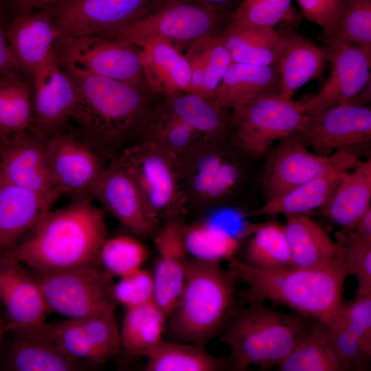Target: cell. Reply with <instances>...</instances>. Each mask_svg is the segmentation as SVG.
I'll return each instance as SVG.
<instances>
[{
  "mask_svg": "<svg viewBox=\"0 0 371 371\" xmlns=\"http://www.w3.org/2000/svg\"><path fill=\"white\" fill-rule=\"evenodd\" d=\"M92 199L72 201L63 208L48 211L3 254L37 271L65 270L98 262L107 229L104 214Z\"/></svg>",
  "mask_w": 371,
  "mask_h": 371,
  "instance_id": "cell-1",
  "label": "cell"
},
{
  "mask_svg": "<svg viewBox=\"0 0 371 371\" xmlns=\"http://www.w3.org/2000/svg\"><path fill=\"white\" fill-rule=\"evenodd\" d=\"M63 69L77 89V101L71 117L77 124L74 133L102 159L117 158L145 115L149 89Z\"/></svg>",
  "mask_w": 371,
  "mask_h": 371,
  "instance_id": "cell-2",
  "label": "cell"
},
{
  "mask_svg": "<svg viewBox=\"0 0 371 371\" xmlns=\"http://www.w3.org/2000/svg\"><path fill=\"white\" fill-rule=\"evenodd\" d=\"M227 261L234 279L246 285L244 297L250 302L271 301L326 324L344 300V284L349 276L344 264L260 269L235 256Z\"/></svg>",
  "mask_w": 371,
  "mask_h": 371,
  "instance_id": "cell-3",
  "label": "cell"
},
{
  "mask_svg": "<svg viewBox=\"0 0 371 371\" xmlns=\"http://www.w3.org/2000/svg\"><path fill=\"white\" fill-rule=\"evenodd\" d=\"M316 321L251 302L236 311L222 330L221 340L231 349L229 368L244 371L251 366L260 370L278 367L311 332Z\"/></svg>",
  "mask_w": 371,
  "mask_h": 371,
  "instance_id": "cell-4",
  "label": "cell"
},
{
  "mask_svg": "<svg viewBox=\"0 0 371 371\" xmlns=\"http://www.w3.org/2000/svg\"><path fill=\"white\" fill-rule=\"evenodd\" d=\"M220 262L190 258L166 330L170 340L205 346L236 311L235 282Z\"/></svg>",
  "mask_w": 371,
  "mask_h": 371,
  "instance_id": "cell-5",
  "label": "cell"
},
{
  "mask_svg": "<svg viewBox=\"0 0 371 371\" xmlns=\"http://www.w3.org/2000/svg\"><path fill=\"white\" fill-rule=\"evenodd\" d=\"M137 186L151 216L178 218L187 203L181 157L149 137L128 145L117 157Z\"/></svg>",
  "mask_w": 371,
  "mask_h": 371,
  "instance_id": "cell-6",
  "label": "cell"
},
{
  "mask_svg": "<svg viewBox=\"0 0 371 371\" xmlns=\"http://www.w3.org/2000/svg\"><path fill=\"white\" fill-rule=\"evenodd\" d=\"M229 18L211 9L179 0H162L139 17L93 36L126 41L139 47L154 39L186 47L196 38L218 34Z\"/></svg>",
  "mask_w": 371,
  "mask_h": 371,
  "instance_id": "cell-7",
  "label": "cell"
},
{
  "mask_svg": "<svg viewBox=\"0 0 371 371\" xmlns=\"http://www.w3.org/2000/svg\"><path fill=\"white\" fill-rule=\"evenodd\" d=\"M29 270L50 312L67 319L93 316L118 305L113 295V278L99 262L55 271Z\"/></svg>",
  "mask_w": 371,
  "mask_h": 371,
  "instance_id": "cell-8",
  "label": "cell"
},
{
  "mask_svg": "<svg viewBox=\"0 0 371 371\" xmlns=\"http://www.w3.org/2000/svg\"><path fill=\"white\" fill-rule=\"evenodd\" d=\"M232 109L236 143L254 157H262L275 141L302 131L309 121L302 102L279 94L260 97Z\"/></svg>",
  "mask_w": 371,
  "mask_h": 371,
  "instance_id": "cell-9",
  "label": "cell"
},
{
  "mask_svg": "<svg viewBox=\"0 0 371 371\" xmlns=\"http://www.w3.org/2000/svg\"><path fill=\"white\" fill-rule=\"evenodd\" d=\"M141 50L126 41L93 35L59 36L53 46L63 68L147 87L142 73Z\"/></svg>",
  "mask_w": 371,
  "mask_h": 371,
  "instance_id": "cell-10",
  "label": "cell"
},
{
  "mask_svg": "<svg viewBox=\"0 0 371 371\" xmlns=\"http://www.w3.org/2000/svg\"><path fill=\"white\" fill-rule=\"evenodd\" d=\"M45 155L53 183L73 201L92 197L105 165L102 158L73 131L63 129L45 139Z\"/></svg>",
  "mask_w": 371,
  "mask_h": 371,
  "instance_id": "cell-11",
  "label": "cell"
},
{
  "mask_svg": "<svg viewBox=\"0 0 371 371\" xmlns=\"http://www.w3.org/2000/svg\"><path fill=\"white\" fill-rule=\"evenodd\" d=\"M3 181L33 192L51 206L60 196L48 168L45 139L32 128L0 137Z\"/></svg>",
  "mask_w": 371,
  "mask_h": 371,
  "instance_id": "cell-12",
  "label": "cell"
},
{
  "mask_svg": "<svg viewBox=\"0 0 371 371\" xmlns=\"http://www.w3.org/2000/svg\"><path fill=\"white\" fill-rule=\"evenodd\" d=\"M162 0H63L53 5L54 25L60 36L94 35L120 26Z\"/></svg>",
  "mask_w": 371,
  "mask_h": 371,
  "instance_id": "cell-13",
  "label": "cell"
},
{
  "mask_svg": "<svg viewBox=\"0 0 371 371\" xmlns=\"http://www.w3.org/2000/svg\"><path fill=\"white\" fill-rule=\"evenodd\" d=\"M214 124L200 104L188 97L166 98L149 126V137L179 156L210 142Z\"/></svg>",
  "mask_w": 371,
  "mask_h": 371,
  "instance_id": "cell-14",
  "label": "cell"
},
{
  "mask_svg": "<svg viewBox=\"0 0 371 371\" xmlns=\"http://www.w3.org/2000/svg\"><path fill=\"white\" fill-rule=\"evenodd\" d=\"M5 333L10 336L1 356L2 370L76 371L90 366L67 355L55 340L45 322Z\"/></svg>",
  "mask_w": 371,
  "mask_h": 371,
  "instance_id": "cell-15",
  "label": "cell"
},
{
  "mask_svg": "<svg viewBox=\"0 0 371 371\" xmlns=\"http://www.w3.org/2000/svg\"><path fill=\"white\" fill-rule=\"evenodd\" d=\"M326 43L330 71L319 91L302 102L309 118L346 104L370 82L371 58L349 43L336 40Z\"/></svg>",
  "mask_w": 371,
  "mask_h": 371,
  "instance_id": "cell-16",
  "label": "cell"
},
{
  "mask_svg": "<svg viewBox=\"0 0 371 371\" xmlns=\"http://www.w3.org/2000/svg\"><path fill=\"white\" fill-rule=\"evenodd\" d=\"M32 81L31 128L45 139L64 128L77 101V89L59 65L54 51L34 74Z\"/></svg>",
  "mask_w": 371,
  "mask_h": 371,
  "instance_id": "cell-17",
  "label": "cell"
},
{
  "mask_svg": "<svg viewBox=\"0 0 371 371\" xmlns=\"http://www.w3.org/2000/svg\"><path fill=\"white\" fill-rule=\"evenodd\" d=\"M115 308L48 325L55 340L67 355L91 366L102 365L122 350Z\"/></svg>",
  "mask_w": 371,
  "mask_h": 371,
  "instance_id": "cell-18",
  "label": "cell"
},
{
  "mask_svg": "<svg viewBox=\"0 0 371 371\" xmlns=\"http://www.w3.org/2000/svg\"><path fill=\"white\" fill-rule=\"evenodd\" d=\"M92 196L141 240L153 238L161 227L160 222L150 214L135 183L117 158L109 160L104 166Z\"/></svg>",
  "mask_w": 371,
  "mask_h": 371,
  "instance_id": "cell-19",
  "label": "cell"
},
{
  "mask_svg": "<svg viewBox=\"0 0 371 371\" xmlns=\"http://www.w3.org/2000/svg\"><path fill=\"white\" fill-rule=\"evenodd\" d=\"M297 133L282 139L267 157L263 187L267 200L280 196L317 175L337 161L346 151L328 155L311 152Z\"/></svg>",
  "mask_w": 371,
  "mask_h": 371,
  "instance_id": "cell-20",
  "label": "cell"
},
{
  "mask_svg": "<svg viewBox=\"0 0 371 371\" xmlns=\"http://www.w3.org/2000/svg\"><path fill=\"white\" fill-rule=\"evenodd\" d=\"M296 133L306 146L328 155L370 140L371 110L365 106L337 105L309 118L304 128Z\"/></svg>",
  "mask_w": 371,
  "mask_h": 371,
  "instance_id": "cell-21",
  "label": "cell"
},
{
  "mask_svg": "<svg viewBox=\"0 0 371 371\" xmlns=\"http://www.w3.org/2000/svg\"><path fill=\"white\" fill-rule=\"evenodd\" d=\"M0 302L5 309V332L42 324L50 312L30 271L6 254L0 256Z\"/></svg>",
  "mask_w": 371,
  "mask_h": 371,
  "instance_id": "cell-22",
  "label": "cell"
},
{
  "mask_svg": "<svg viewBox=\"0 0 371 371\" xmlns=\"http://www.w3.org/2000/svg\"><path fill=\"white\" fill-rule=\"evenodd\" d=\"M246 215L231 216L211 213L190 224L183 225V237L191 258L221 262L234 257L242 239L251 234L253 224Z\"/></svg>",
  "mask_w": 371,
  "mask_h": 371,
  "instance_id": "cell-23",
  "label": "cell"
},
{
  "mask_svg": "<svg viewBox=\"0 0 371 371\" xmlns=\"http://www.w3.org/2000/svg\"><path fill=\"white\" fill-rule=\"evenodd\" d=\"M53 5L15 13L5 25L6 36L21 70L30 78L40 69L60 36L53 21Z\"/></svg>",
  "mask_w": 371,
  "mask_h": 371,
  "instance_id": "cell-24",
  "label": "cell"
},
{
  "mask_svg": "<svg viewBox=\"0 0 371 371\" xmlns=\"http://www.w3.org/2000/svg\"><path fill=\"white\" fill-rule=\"evenodd\" d=\"M179 218L166 221L153 238L157 251L153 272L156 304L168 315L173 310L183 288L189 260Z\"/></svg>",
  "mask_w": 371,
  "mask_h": 371,
  "instance_id": "cell-25",
  "label": "cell"
},
{
  "mask_svg": "<svg viewBox=\"0 0 371 371\" xmlns=\"http://www.w3.org/2000/svg\"><path fill=\"white\" fill-rule=\"evenodd\" d=\"M293 25L283 22L276 28L280 37L276 63L280 78L279 95L288 100L306 83L319 77L328 63L326 47L301 35Z\"/></svg>",
  "mask_w": 371,
  "mask_h": 371,
  "instance_id": "cell-26",
  "label": "cell"
},
{
  "mask_svg": "<svg viewBox=\"0 0 371 371\" xmlns=\"http://www.w3.org/2000/svg\"><path fill=\"white\" fill-rule=\"evenodd\" d=\"M326 325L337 352L352 370H367L371 359V298L344 301Z\"/></svg>",
  "mask_w": 371,
  "mask_h": 371,
  "instance_id": "cell-27",
  "label": "cell"
},
{
  "mask_svg": "<svg viewBox=\"0 0 371 371\" xmlns=\"http://www.w3.org/2000/svg\"><path fill=\"white\" fill-rule=\"evenodd\" d=\"M206 145L184 155L188 161L180 156L187 201L213 202L227 194L239 180L238 166Z\"/></svg>",
  "mask_w": 371,
  "mask_h": 371,
  "instance_id": "cell-28",
  "label": "cell"
},
{
  "mask_svg": "<svg viewBox=\"0 0 371 371\" xmlns=\"http://www.w3.org/2000/svg\"><path fill=\"white\" fill-rule=\"evenodd\" d=\"M359 161L352 153L346 151L335 163L308 181L280 196L267 200L247 216L269 214H306L319 209L329 199L343 177Z\"/></svg>",
  "mask_w": 371,
  "mask_h": 371,
  "instance_id": "cell-29",
  "label": "cell"
},
{
  "mask_svg": "<svg viewBox=\"0 0 371 371\" xmlns=\"http://www.w3.org/2000/svg\"><path fill=\"white\" fill-rule=\"evenodd\" d=\"M284 225L293 267L315 268L344 264L340 244L306 214L285 216Z\"/></svg>",
  "mask_w": 371,
  "mask_h": 371,
  "instance_id": "cell-30",
  "label": "cell"
},
{
  "mask_svg": "<svg viewBox=\"0 0 371 371\" xmlns=\"http://www.w3.org/2000/svg\"><path fill=\"white\" fill-rule=\"evenodd\" d=\"M141 49L142 73L150 91L166 97L188 92L190 69L178 48L168 41L154 39Z\"/></svg>",
  "mask_w": 371,
  "mask_h": 371,
  "instance_id": "cell-31",
  "label": "cell"
},
{
  "mask_svg": "<svg viewBox=\"0 0 371 371\" xmlns=\"http://www.w3.org/2000/svg\"><path fill=\"white\" fill-rule=\"evenodd\" d=\"M277 65L256 66L232 63L210 100L223 109H233L258 98L280 94Z\"/></svg>",
  "mask_w": 371,
  "mask_h": 371,
  "instance_id": "cell-32",
  "label": "cell"
},
{
  "mask_svg": "<svg viewBox=\"0 0 371 371\" xmlns=\"http://www.w3.org/2000/svg\"><path fill=\"white\" fill-rule=\"evenodd\" d=\"M51 207L38 195L3 181L0 188V256L14 247Z\"/></svg>",
  "mask_w": 371,
  "mask_h": 371,
  "instance_id": "cell-33",
  "label": "cell"
},
{
  "mask_svg": "<svg viewBox=\"0 0 371 371\" xmlns=\"http://www.w3.org/2000/svg\"><path fill=\"white\" fill-rule=\"evenodd\" d=\"M190 69L188 92L210 100L232 63L219 34H208L192 42L183 54Z\"/></svg>",
  "mask_w": 371,
  "mask_h": 371,
  "instance_id": "cell-34",
  "label": "cell"
},
{
  "mask_svg": "<svg viewBox=\"0 0 371 371\" xmlns=\"http://www.w3.org/2000/svg\"><path fill=\"white\" fill-rule=\"evenodd\" d=\"M371 159L359 162L341 179L320 214L339 226L352 229L357 219L371 206Z\"/></svg>",
  "mask_w": 371,
  "mask_h": 371,
  "instance_id": "cell-35",
  "label": "cell"
},
{
  "mask_svg": "<svg viewBox=\"0 0 371 371\" xmlns=\"http://www.w3.org/2000/svg\"><path fill=\"white\" fill-rule=\"evenodd\" d=\"M219 35L233 63L256 66L276 65L280 37L276 27L227 21Z\"/></svg>",
  "mask_w": 371,
  "mask_h": 371,
  "instance_id": "cell-36",
  "label": "cell"
},
{
  "mask_svg": "<svg viewBox=\"0 0 371 371\" xmlns=\"http://www.w3.org/2000/svg\"><path fill=\"white\" fill-rule=\"evenodd\" d=\"M120 331L122 350L130 357H147L163 339L168 315L155 301L124 309Z\"/></svg>",
  "mask_w": 371,
  "mask_h": 371,
  "instance_id": "cell-37",
  "label": "cell"
},
{
  "mask_svg": "<svg viewBox=\"0 0 371 371\" xmlns=\"http://www.w3.org/2000/svg\"><path fill=\"white\" fill-rule=\"evenodd\" d=\"M204 346L163 338L148 355L145 370L221 371L229 368V357H214Z\"/></svg>",
  "mask_w": 371,
  "mask_h": 371,
  "instance_id": "cell-38",
  "label": "cell"
},
{
  "mask_svg": "<svg viewBox=\"0 0 371 371\" xmlns=\"http://www.w3.org/2000/svg\"><path fill=\"white\" fill-rule=\"evenodd\" d=\"M277 368L280 371L352 370L337 352L326 324L319 321Z\"/></svg>",
  "mask_w": 371,
  "mask_h": 371,
  "instance_id": "cell-39",
  "label": "cell"
},
{
  "mask_svg": "<svg viewBox=\"0 0 371 371\" xmlns=\"http://www.w3.org/2000/svg\"><path fill=\"white\" fill-rule=\"evenodd\" d=\"M32 81L21 72L0 78V137L31 128Z\"/></svg>",
  "mask_w": 371,
  "mask_h": 371,
  "instance_id": "cell-40",
  "label": "cell"
},
{
  "mask_svg": "<svg viewBox=\"0 0 371 371\" xmlns=\"http://www.w3.org/2000/svg\"><path fill=\"white\" fill-rule=\"evenodd\" d=\"M252 234L241 260L260 269L293 267L284 225L275 222L260 223Z\"/></svg>",
  "mask_w": 371,
  "mask_h": 371,
  "instance_id": "cell-41",
  "label": "cell"
},
{
  "mask_svg": "<svg viewBox=\"0 0 371 371\" xmlns=\"http://www.w3.org/2000/svg\"><path fill=\"white\" fill-rule=\"evenodd\" d=\"M141 240L133 235L107 238L98 254V262L104 271L114 278L142 268L149 252Z\"/></svg>",
  "mask_w": 371,
  "mask_h": 371,
  "instance_id": "cell-42",
  "label": "cell"
},
{
  "mask_svg": "<svg viewBox=\"0 0 371 371\" xmlns=\"http://www.w3.org/2000/svg\"><path fill=\"white\" fill-rule=\"evenodd\" d=\"M335 238L341 247L348 275L357 280L356 297H371V241L353 229H341Z\"/></svg>",
  "mask_w": 371,
  "mask_h": 371,
  "instance_id": "cell-43",
  "label": "cell"
},
{
  "mask_svg": "<svg viewBox=\"0 0 371 371\" xmlns=\"http://www.w3.org/2000/svg\"><path fill=\"white\" fill-rule=\"evenodd\" d=\"M359 48L371 58V0H346L331 38Z\"/></svg>",
  "mask_w": 371,
  "mask_h": 371,
  "instance_id": "cell-44",
  "label": "cell"
},
{
  "mask_svg": "<svg viewBox=\"0 0 371 371\" xmlns=\"http://www.w3.org/2000/svg\"><path fill=\"white\" fill-rule=\"evenodd\" d=\"M292 0H241L228 22L243 25L276 27L278 24L295 23L298 16Z\"/></svg>",
  "mask_w": 371,
  "mask_h": 371,
  "instance_id": "cell-45",
  "label": "cell"
},
{
  "mask_svg": "<svg viewBox=\"0 0 371 371\" xmlns=\"http://www.w3.org/2000/svg\"><path fill=\"white\" fill-rule=\"evenodd\" d=\"M113 295L124 309L142 306L155 301L153 272L143 268L119 278L113 284Z\"/></svg>",
  "mask_w": 371,
  "mask_h": 371,
  "instance_id": "cell-46",
  "label": "cell"
},
{
  "mask_svg": "<svg viewBox=\"0 0 371 371\" xmlns=\"http://www.w3.org/2000/svg\"><path fill=\"white\" fill-rule=\"evenodd\" d=\"M302 14L322 29L326 41L333 36L346 0H296Z\"/></svg>",
  "mask_w": 371,
  "mask_h": 371,
  "instance_id": "cell-47",
  "label": "cell"
},
{
  "mask_svg": "<svg viewBox=\"0 0 371 371\" xmlns=\"http://www.w3.org/2000/svg\"><path fill=\"white\" fill-rule=\"evenodd\" d=\"M17 72L23 73L14 57L8 43L5 25H3L0 12V78Z\"/></svg>",
  "mask_w": 371,
  "mask_h": 371,
  "instance_id": "cell-48",
  "label": "cell"
},
{
  "mask_svg": "<svg viewBox=\"0 0 371 371\" xmlns=\"http://www.w3.org/2000/svg\"><path fill=\"white\" fill-rule=\"evenodd\" d=\"M183 2L196 4L230 18L241 0H179Z\"/></svg>",
  "mask_w": 371,
  "mask_h": 371,
  "instance_id": "cell-49",
  "label": "cell"
},
{
  "mask_svg": "<svg viewBox=\"0 0 371 371\" xmlns=\"http://www.w3.org/2000/svg\"><path fill=\"white\" fill-rule=\"evenodd\" d=\"M63 0H10L15 13L39 10L55 5Z\"/></svg>",
  "mask_w": 371,
  "mask_h": 371,
  "instance_id": "cell-50",
  "label": "cell"
},
{
  "mask_svg": "<svg viewBox=\"0 0 371 371\" xmlns=\"http://www.w3.org/2000/svg\"><path fill=\"white\" fill-rule=\"evenodd\" d=\"M352 229L363 238L371 241V206L357 219Z\"/></svg>",
  "mask_w": 371,
  "mask_h": 371,
  "instance_id": "cell-51",
  "label": "cell"
},
{
  "mask_svg": "<svg viewBox=\"0 0 371 371\" xmlns=\"http://www.w3.org/2000/svg\"><path fill=\"white\" fill-rule=\"evenodd\" d=\"M5 333V322L4 319H3L0 315V347L1 344L2 343L3 339L4 337V335Z\"/></svg>",
  "mask_w": 371,
  "mask_h": 371,
  "instance_id": "cell-52",
  "label": "cell"
},
{
  "mask_svg": "<svg viewBox=\"0 0 371 371\" xmlns=\"http://www.w3.org/2000/svg\"><path fill=\"white\" fill-rule=\"evenodd\" d=\"M3 177L1 166L0 164V188L1 185L3 184Z\"/></svg>",
  "mask_w": 371,
  "mask_h": 371,
  "instance_id": "cell-53",
  "label": "cell"
}]
</instances>
